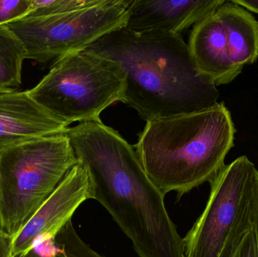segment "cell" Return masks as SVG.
Returning a JSON list of instances; mask_svg holds the SVG:
<instances>
[{"mask_svg": "<svg viewBox=\"0 0 258 257\" xmlns=\"http://www.w3.org/2000/svg\"><path fill=\"white\" fill-rule=\"evenodd\" d=\"M89 199H92V188L89 175L78 163L12 239V257L26 253L41 243L54 240L80 205Z\"/></svg>", "mask_w": 258, "mask_h": 257, "instance_id": "obj_8", "label": "cell"}, {"mask_svg": "<svg viewBox=\"0 0 258 257\" xmlns=\"http://www.w3.org/2000/svg\"><path fill=\"white\" fill-rule=\"evenodd\" d=\"M236 128L224 103L194 113L148 121L135 151L150 181L182 197L210 184L234 146Z\"/></svg>", "mask_w": 258, "mask_h": 257, "instance_id": "obj_3", "label": "cell"}, {"mask_svg": "<svg viewBox=\"0 0 258 257\" xmlns=\"http://www.w3.org/2000/svg\"><path fill=\"white\" fill-rule=\"evenodd\" d=\"M77 164L65 134L30 140L2 152V231L13 239Z\"/></svg>", "mask_w": 258, "mask_h": 257, "instance_id": "obj_4", "label": "cell"}, {"mask_svg": "<svg viewBox=\"0 0 258 257\" xmlns=\"http://www.w3.org/2000/svg\"><path fill=\"white\" fill-rule=\"evenodd\" d=\"M12 238L0 229V257H12Z\"/></svg>", "mask_w": 258, "mask_h": 257, "instance_id": "obj_19", "label": "cell"}, {"mask_svg": "<svg viewBox=\"0 0 258 257\" xmlns=\"http://www.w3.org/2000/svg\"><path fill=\"white\" fill-rule=\"evenodd\" d=\"M132 0H99L66 13L24 18L7 24L24 44L27 59L48 63L86 50L116 29L125 27Z\"/></svg>", "mask_w": 258, "mask_h": 257, "instance_id": "obj_7", "label": "cell"}, {"mask_svg": "<svg viewBox=\"0 0 258 257\" xmlns=\"http://www.w3.org/2000/svg\"><path fill=\"white\" fill-rule=\"evenodd\" d=\"M99 0H31L30 12L26 18L50 16L92 6Z\"/></svg>", "mask_w": 258, "mask_h": 257, "instance_id": "obj_14", "label": "cell"}, {"mask_svg": "<svg viewBox=\"0 0 258 257\" xmlns=\"http://www.w3.org/2000/svg\"><path fill=\"white\" fill-rule=\"evenodd\" d=\"M126 75L120 65L87 50L55 60L29 95L67 127L98 120L116 101H123Z\"/></svg>", "mask_w": 258, "mask_h": 257, "instance_id": "obj_5", "label": "cell"}, {"mask_svg": "<svg viewBox=\"0 0 258 257\" xmlns=\"http://www.w3.org/2000/svg\"><path fill=\"white\" fill-rule=\"evenodd\" d=\"M187 45L200 73L216 85L229 84L242 72L232 62L227 33L215 12L194 26Z\"/></svg>", "mask_w": 258, "mask_h": 257, "instance_id": "obj_11", "label": "cell"}, {"mask_svg": "<svg viewBox=\"0 0 258 257\" xmlns=\"http://www.w3.org/2000/svg\"><path fill=\"white\" fill-rule=\"evenodd\" d=\"M68 128L36 102L28 91H0V154L25 142L65 134Z\"/></svg>", "mask_w": 258, "mask_h": 257, "instance_id": "obj_9", "label": "cell"}, {"mask_svg": "<svg viewBox=\"0 0 258 257\" xmlns=\"http://www.w3.org/2000/svg\"><path fill=\"white\" fill-rule=\"evenodd\" d=\"M57 248L54 240L38 244L31 250L15 257H57Z\"/></svg>", "mask_w": 258, "mask_h": 257, "instance_id": "obj_18", "label": "cell"}, {"mask_svg": "<svg viewBox=\"0 0 258 257\" xmlns=\"http://www.w3.org/2000/svg\"><path fill=\"white\" fill-rule=\"evenodd\" d=\"M233 3L251 12L258 14V0H232Z\"/></svg>", "mask_w": 258, "mask_h": 257, "instance_id": "obj_20", "label": "cell"}, {"mask_svg": "<svg viewBox=\"0 0 258 257\" xmlns=\"http://www.w3.org/2000/svg\"><path fill=\"white\" fill-rule=\"evenodd\" d=\"M61 229L67 241L63 257H106L91 248L90 246L80 238L71 220Z\"/></svg>", "mask_w": 258, "mask_h": 257, "instance_id": "obj_15", "label": "cell"}, {"mask_svg": "<svg viewBox=\"0 0 258 257\" xmlns=\"http://www.w3.org/2000/svg\"><path fill=\"white\" fill-rule=\"evenodd\" d=\"M255 206H256V220H257L258 227V172L256 175L255 183Z\"/></svg>", "mask_w": 258, "mask_h": 257, "instance_id": "obj_21", "label": "cell"}, {"mask_svg": "<svg viewBox=\"0 0 258 257\" xmlns=\"http://www.w3.org/2000/svg\"><path fill=\"white\" fill-rule=\"evenodd\" d=\"M27 51L21 39L7 25L0 26V91H15L21 84Z\"/></svg>", "mask_w": 258, "mask_h": 257, "instance_id": "obj_13", "label": "cell"}, {"mask_svg": "<svg viewBox=\"0 0 258 257\" xmlns=\"http://www.w3.org/2000/svg\"><path fill=\"white\" fill-rule=\"evenodd\" d=\"M230 257H258V227L257 220L247 229Z\"/></svg>", "mask_w": 258, "mask_h": 257, "instance_id": "obj_17", "label": "cell"}, {"mask_svg": "<svg viewBox=\"0 0 258 257\" xmlns=\"http://www.w3.org/2000/svg\"><path fill=\"white\" fill-rule=\"evenodd\" d=\"M86 50L120 65L124 104L148 121L194 113L218 103L217 85L200 73L181 35L116 29Z\"/></svg>", "mask_w": 258, "mask_h": 257, "instance_id": "obj_2", "label": "cell"}, {"mask_svg": "<svg viewBox=\"0 0 258 257\" xmlns=\"http://www.w3.org/2000/svg\"><path fill=\"white\" fill-rule=\"evenodd\" d=\"M31 0H0V26L26 18L30 12Z\"/></svg>", "mask_w": 258, "mask_h": 257, "instance_id": "obj_16", "label": "cell"}, {"mask_svg": "<svg viewBox=\"0 0 258 257\" xmlns=\"http://www.w3.org/2000/svg\"><path fill=\"white\" fill-rule=\"evenodd\" d=\"M215 13L225 29L232 62L242 71L245 65L258 59V21L249 11L233 1L224 2Z\"/></svg>", "mask_w": 258, "mask_h": 257, "instance_id": "obj_12", "label": "cell"}, {"mask_svg": "<svg viewBox=\"0 0 258 257\" xmlns=\"http://www.w3.org/2000/svg\"><path fill=\"white\" fill-rule=\"evenodd\" d=\"M258 170L248 157L225 164L210 183L205 209L183 238V257H230L255 217Z\"/></svg>", "mask_w": 258, "mask_h": 257, "instance_id": "obj_6", "label": "cell"}, {"mask_svg": "<svg viewBox=\"0 0 258 257\" xmlns=\"http://www.w3.org/2000/svg\"><path fill=\"white\" fill-rule=\"evenodd\" d=\"M226 0H132L125 27L136 33L162 30L181 35Z\"/></svg>", "mask_w": 258, "mask_h": 257, "instance_id": "obj_10", "label": "cell"}, {"mask_svg": "<svg viewBox=\"0 0 258 257\" xmlns=\"http://www.w3.org/2000/svg\"><path fill=\"white\" fill-rule=\"evenodd\" d=\"M78 163L98 201L132 241L138 257H183L184 244L164 195L143 168L136 151L101 119L68 127Z\"/></svg>", "mask_w": 258, "mask_h": 257, "instance_id": "obj_1", "label": "cell"}]
</instances>
